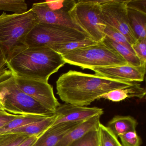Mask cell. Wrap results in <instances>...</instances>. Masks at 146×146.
Segmentation results:
<instances>
[{
    "mask_svg": "<svg viewBox=\"0 0 146 146\" xmlns=\"http://www.w3.org/2000/svg\"><path fill=\"white\" fill-rule=\"evenodd\" d=\"M134 83L70 70L59 77L56 82V89L57 94L65 103L86 106L104 94L128 87Z\"/></svg>",
    "mask_w": 146,
    "mask_h": 146,
    "instance_id": "1",
    "label": "cell"
},
{
    "mask_svg": "<svg viewBox=\"0 0 146 146\" xmlns=\"http://www.w3.org/2000/svg\"><path fill=\"white\" fill-rule=\"evenodd\" d=\"M66 64L62 55L48 47H26L10 59L7 67L15 76L48 82Z\"/></svg>",
    "mask_w": 146,
    "mask_h": 146,
    "instance_id": "2",
    "label": "cell"
},
{
    "mask_svg": "<svg viewBox=\"0 0 146 146\" xmlns=\"http://www.w3.org/2000/svg\"><path fill=\"white\" fill-rule=\"evenodd\" d=\"M38 23L31 9L21 14L0 15V50L7 62L18 52L25 48V39Z\"/></svg>",
    "mask_w": 146,
    "mask_h": 146,
    "instance_id": "3",
    "label": "cell"
},
{
    "mask_svg": "<svg viewBox=\"0 0 146 146\" xmlns=\"http://www.w3.org/2000/svg\"><path fill=\"white\" fill-rule=\"evenodd\" d=\"M0 102L5 111L14 115H54L19 88L8 68L0 72Z\"/></svg>",
    "mask_w": 146,
    "mask_h": 146,
    "instance_id": "4",
    "label": "cell"
},
{
    "mask_svg": "<svg viewBox=\"0 0 146 146\" xmlns=\"http://www.w3.org/2000/svg\"><path fill=\"white\" fill-rule=\"evenodd\" d=\"M62 56L66 63L82 69L128 64L117 51L102 42L71 51Z\"/></svg>",
    "mask_w": 146,
    "mask_h": 146,
    "instance_id": "5",
    "label": "cell"
},
{
    "mask_svg": "<svg viewBox=\"0 0 146 146\" xmlns=\"http://www.w3.org/2000/svg\"><path fill=\"white\" fill-rule=\"evenodd\" d=\"M68 13L73 23L90 39L96 42L103 40L106 25L101 18L99 1H77Z\"/></svg>",
    "mask_w": 146,
    "mask_h": 146,
    "instance_id": "6",
    "label": "cell"
},
{
    "mask_svg": "<svg viewBox=\"0 0 146 146\" xmlns=\"http://www.w3.org/2000/svg\"><path fill=\"white\" fill-rule=\"evenodd\" d=\"M86 38L89 37L84 33L70 27L37 23L26 36L25 44L27 47H49L59 43L82 40Z\"/></svg>",
    "mask_w": 146,
    "mask_h": 146,
    "instance_id": "7",
    "label": "cell"
},
{
    "mask_svg": "<svg viewBox=\"0 0 146 146\" xmlns=\"http://www.w3.org/2000/svg\"><path fill=\"white\" fill-rule=\"evenodd\" d=\"M101 7V18L106 25L114 28L126 37L131 45L137 40L131 30L127 14V1H99Z\"/></svg>",
    "mask_w": 146,
    "mask_h": 146,
    "instance_id": "8",
    "label": "cell"
},
{
    "mask_svg": "<svg viewBox=\"0 0 146 146\" xmlns=\"http://www.w3.org/2000/svg\"><path fill=\"white\" fill-rule=\"evenodd\" d=\"M14 76L16 84L22 91L55 114L60 104L54 96L53 87L48 82Z\"/></svg>",
    "mask_w": 146,
    "mask_h": 146,
    "instance_id": "9",
    "label": "cell"
},
{
    "mask_svg": "<svg viewBox=\"0 0 146 146\" xmlns=\"http://www.w3.org/2000/svg\"><path fill=\"white\" fill-rule=\"evenodd\" d=\"M146 64L134 66L129 64L108 67H96L91 70L95 74L108 79L125 82H143Z\"/></svg>",
    "mask_w": 146,
    "mask_h": 146,
    "instance_id": "10",
    "label": "cell"
},
{
    "mask_svg": "<svg viewBox=\"0 0 146 146\" xmlns=\"http://www.w3.org/2000/svg\"><path fill=\"white\" fill-rule=\"evenodd\" d=\"M103 113L102 108L96 107L60 104L56 110L55 114L57 118L52 126L62 123L83 122L97 115L101 116Z\"/></svg>",
    "mask_w": 146,
    "mask_h": 146,
    "instance_id": "11",
    "label": "cell"
},
{
    "mask_svg": "<svg viewBox=\"0 0 146 146\" xmlns=\"http://www.w3.org/2000/svg\"><path fill=\"white\" fill-rule=\"evenodd\" d=\"M31 9L36 16L38 23L63 25L84 33L73 23L69 13L52 10L48 6L46 1L35 3Z\"/></svg>",
    "mask_w": 146,
    "mask_h": 146,
    "instance_id": "12",
    "label": "cell"
},
{
    "mask_svg": "<svg viewBox=\"0 0 146 146\" xmlns=\"http://www.w3.org/2000/svg\"><path fill=\"white\" fill-rule=\"evenodd\" d=\"M82 122L62 123L53 125L44 131L32 146H57L67 133Z\"/></svg>",
    "mask_w": 146,
    "mask_h": 146,
    "instance_id": "13",
    "label": "cell"
},
{
    "mask_svg": "<svg viewBox=\"0 0 146 146\" xmlns=\"http://www.w3.org/2000/svg\"><path fill=\"white\" fill-rule=\"evenodd\" d=\"M101 116L97 115L83 121L67 133L57 146H69L92 131L98 129Z\"/></svg>",
    "mask_w": 146,
    "mask_h": 146,
    "instance_id": "14",
    "label": "cell"
},
{
    "mask_svg": "<svg viewBox=\"0 0 146 146\" xmlns=\"http://www.w3.org/2000/svg\"><path fill=\"white\" fill-rule=\"evenodd\" d=\"M145 89L137 83L122 88L110 91L101 96L98 100L101 99L109 100L113 102H119L128 98H137L143 99L146 95Z\"/></svg>",
    "mask_w": 146,
    "mask_h": 146,
    "instance_id": "15",
    "label": "cell"
},
{
    "mask_svg": "<svg viewBox=\"0 0 146 146\" xmlns=\"http://www.w3.org/2000/svg\"><path fill=\"white\" fill-rule=\"evenodd\" d=\"M56 118L57 116L54 114L53 116L47 117L40 121L14 129L7 133L18 134L28 137L39 135H41L53 125Z\"/></svg>",
    "mask_w": 146,
    "mask_h": 146,
    "instance_id": "16",
    "label": "cell"
},
{
    "mask_svg": "<svg viewBox=\"0 0 146 146\" xmlns=\"http://www.w3.org/2000/svg\"><path fill=\"white\" fill-rule=\"evenodd\" d=\"M138 123L131 116L116 115L108 122L107 127L118 138L128 131L136 130Z\"/></svg>",
    "mask_w": 146,
    "mask_h": 146,
    "instance_id": "17",
    "label": "cell"
},
{
    "mask_svg": "<svg viewBox=\"0 0 146 146\" xmlns=\"http://www.w3.org/2000/svg\"><path fill=\"white\" fill-rule=\"evenodd\" d=\"M127 14L130 26L137 40L146 38V13L127 7Z\"/></svg>",
    "mask_w": 146,
    "mask_h": 146,
    "instance_id": "18",
    "label": "cell"
},
{
    "mask_svg": "<svg viewBox=\"0 0 146 146\" xmlns=\"http://www.w3.org/2000/svg\"><path fill=\"white\" fill-rule=\"evenodd\" d=\"M102 42L108 46L112 48L117 51L125 60L128 64L134 66H139L142 65L141 60L135 54L125 47L115 42L108 36H106Z\"/></svg>",
    "mask_w": 146,
    "mask_h": 146,
    "instance_id": "19",
    "label": "cell"
},
{
    "mask_svg": "<svg viewBox=\"0 0 146 146\" xmlns=\"http://www.w3.org/2000/svg\"><path fill=\"white\" fill-rule=\"evenodd\" d=\"M47 117H48L34 114L19 115L5 126L0 128V135L5 134L10 131L26 125L42 120Z\"/></svg>",
    "mask_w": 146,
    "mask_h": 146,
    "instance_id": "20",
    "label": "cell"
},
{
    "mask_svg": "<svg viewBox=\"0 0 146 146\" xmlns=\"http://www.w3.org/2000/svg\"><path fill=\"white\" fill-rule=\"evenodd\" d=\"M97 42H96L90 38H86L82 40L55 44L50 46L48 47L52 48L60 55H62L71 51L87 46L94 45Z\"/></svg>",
    "mask_w": 146,
    "mask_h": 146,
    "instance_id": "21",
    "label": "cell"
},
{
    "mask_svg": "<svg viewBox=\"0 0 146 146\" xmlns=\"http://www.w3.org/2000/svg\"><path fill=\"white\" fill-rule=\"evenodd\" d=\"M98 130L100 146H122L118 137L106 126L100 123Z\"/></svg>",
    "mask_w": 146,
    "mask_h": 146,
    "instance_id": "22",
    "label": "cell"
},
{
    "mask_svg": "<svg viewBox=\"0 0 146 146\" xmlns=\"http://www.w3.org/2000/svg\"><path fill=\"white\" fill-rule=\"evenodd\" d=\"M0 11L21 14L28 11V5L24 0H0Z\"/></svg>",
    "mask_w": 146,
    "mask_h": 146,
    "instance_id": "23",
    "label": "cell"
},
{
    "mask_svg": "<svg viewBox=\"0 0 146 146\" xmlns=\"http://www.w3.org/2000/svg\"><path fill=\"white\" fill-rule=\"evenodd\" d=\"M104 33L106 36H108L110 39L115 42L125 47L131 52L135 54L131 47V45L128 42L126 37L122 33L114 28L106 25V27L104 29Z\"/></svg>",
    "mask_w": 146,
    "mask_h": 146,
    "instance_id": "24",
    "label": "cell"
},
{
    "mask_svg": "<svg viewBox=\"0 0 146 146\" xmlns=\"http://www.w3.org/2000/svg\"><path fill=\"white\" fill-rule=\"evenodd\" d=\"M98 129L88 132L69 146H100Z\"/></svg>",
    "mask_w": 146,
    "mask_h": 146,
    "instance_id": "25",
    "label": "cell"
},
{
    "mask_svg": "<svg viewBox=\"0 0 146 146\" xmlns=\"http://www.w3.org/2000/svg\"><path fill=\"white\" fill-rule=\"evenodd\" d=\"M30 137L12 133L0 135V146H19Z\"/></svg>",
    "mask_w": 146,
    "mask_h": 146,
    "instance_id": "26",
    "label": "cell"
},
{
    "mask_svg": "<svg viewBox=\"0 0 146 146\" xmlns=\"http://www.w3.org/2000/svg\"><path fill=\"white\" fill-rule=\"evenodd\" d=\"M119 137L123 146H141L142 143L141 139L136 130L128 131Z\"/></svg>",
    "mask_w": 146,
    "mask_h": 146,
    "instance_id": "27",
    "label": "cell"
},
{
    "mask_svg": "<svg viewBox=\"0 0 146 146\" xmlns=\"http://www.w3.org/2000/svg\"><path fill=\"white\" fill-rule=\"evenodd\" d=\"M76 1L75 0H64L46 1V2L48 6L52 10L68 13Z\"/></svg>",
    "mask_w": 146,
    "mask_h": 146,
    "instance_id": "28",
    "label": "cell"
},
{
    "mask_svg": "<svg viewBox=\"0 0 146 146\" xmlns=\"http://www.w3.org/2000/svg\"><path fill=\"white\" fill-rule=\"evenodd\" d=\"M131 47L142 64H146V38L137 40Z\"/></svg>",
    "mask_w": 146,
    "mask_h": 146,
    "instance_id": "29",
    "label": "cell"
},
{
    "mask_svg": "<svg viewBox=\"0 0 146 146\" xmlns=\"http://www.w3.org/2000/svg\"><path fill=\"white\" fill-rule=\"evenodd\" d=\"M127 6L146 13V0H127Z\"/></svg>",
    "mask_w": 146,
    "mask_h": 146,
    "instance_id": "30",
    "label": "cell"
},
{
    "mask_svg": "<svg viewBox=\"0 0 146 146\" xmlns=\"http://www.w3.org/2000/svg\"><path fill=\"white\" fill-rule=\"evenodd\" d=\"M19 116L9 113L6 111H0V128L5 126Z\"/></svg>",
    "mask_w": 146,
    "mask_h": 146,
    "instance_id": "31",
    "label": "cell"
},
{
    "mask_svg": "<svg viewBox=\"0 0 146 146\" xmlns=\"http://www.w3.org/2000/svg\"><path fill=\"white\" fill-rule=\"evenodd\" d=\"M41 135L30 137L19 146H32Z\"/></svg>",
    "mask_w": 146,
    "mask_h": 146,
    "instance_id": "32",
    "label": "cell"
},
{
    "mask_svg": "<svg viewBox=\"0 0 146 146\" xmlns=\"http://www.w3.org/2000/svg\"><path fill=\"white\" fill-rule=\"evenodd\" d=\"M7 68L6 60L0 50V72Z\"/></svg>",
    "mask_w": 146,
    "mask_h": 146,
    "instance_id": "33",
    "label": "cell"
},
{
    "mask_svg": "<svg viewBox=\"0 0 146 146\" xmlns=\"http://www.w3.org/2000/svg\"><path fill=\"white\" fill-rule=\"evenodd\" d=\"M0 111H5L4 110V108H3V106L1 105V103L0 102Z\"/></svg>",
    "mask_w": 146,
    "mask_h": 146,
    "instance_id": "34",
    "label": "cell"
},
{
    "mask_svg": "<svg viewBox=\"0 0 146 146\" xmlns=\"http://www.w3.org/2000/svg\"></svg>",
    "mask_w": 146,
    "mask_h": 146,
    "instance_id": "35",
    "label": "cell"
}]
</instances>
